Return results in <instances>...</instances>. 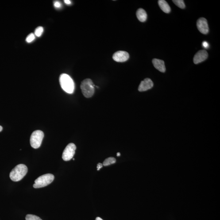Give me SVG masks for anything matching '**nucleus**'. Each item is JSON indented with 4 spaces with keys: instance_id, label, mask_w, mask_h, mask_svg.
Segmentation results:
<instances>
[{
    "instance_id": "nucleus-1",
    "label": "nucleus",
    "mask_w": 220,
    "mask_h": 220,
    "mask_svg": "<svg viewBox=\"0 0 220 220\" xmlns=\"http://www.w3.org/2000/svg\"><path fill=\"white\" fill-rule=\"evenodd\" d=\"M59 82L62 89L66 93L72 94L75 90V84L72 78L67 74H63L59 78Z\"/></svg>"
},
{
    "instance_id": "nucleus-2",
    "label": "nucleus",
    "mask_w": 220,
    "mask_h": 220,
    "mask_svg": "<svg viewBox=\"0 0 220 220\" xmlns=\"http://www.w3.org/2000/svg\"><path fill=\"white\" fill-rule=\"evenodd\" d=\"M28 171V168L25 165H18L10 173L9 177L13 182L20 181L26 175Z\"/></svg>"
},
{
    "instance_id": "nucleus-3",
    "label": "nucleus",
    "mask_w": 220,
    "mask_h": 220,
    "mask_svg": "<svg viewBox=\"0 0 220 220\" xmlns=\"http://www.w3.org/2000/svg\"><path fill=\"white\" fill-rule=\"evenodd\" d=\"M95 85L90 79H86L81 83L80 89L82 94L85 98H90L92 97L95 92Z\"/></svg>"
},
{
    "instance_id": "nucleus-4",
    "label": "nucleus",
    "mask_w": 220,
    "mask_h": 220,
    "mask_svg": "<svg viewBox=\"0 0 220 220\" xmlns=\"http://www.w3.org/2000/svg\"><path fill=\"white\" fill-rule=\"evenodd\" d=\"M54 179V176L52 174H47L42 175L35 181L33 187L35 188H41L50 184Z\"/></svg>"
},
{
    "instance_id": "nucleus-5",
    "label": "nucleus",
    "mask_w": 220,
    "mask_h": 220,
    "mask_svg": "<svg viewBox=\"0 0 220 220\" xmlns=\"http://www.w3.org/2000/svg\"><path fill=\"white\" fill-rule=\"evenodd\" d=\"M44 137V133L42 131L37 130L33 132L30 137L31 146L35 149L39 148L41 145Z\"/></svg>"
},
{
    "instance_id": "nucleus-6",
    "label": "nucleus",
    "mask_w": 220,
    "mask_h": 220,
    "mask_svg": "<svg viewBox=\"0 0 220 220\" xmlns=\"http://www.w3.org/2000/svg\"><path fill=\"white\" fill-rule=\"evenodd\" d=\"M76 146L74 143H70L66 146L63 151L62 158L65 161H68L73 158L75 154Z\"/></svg>"
},
{
    "instance_id": "nucleus-7",
    "label": "nucleus",
    "mask_w": 220,
    "mask_h": 220,
    "mask_svg": "<svg viewBox=\"0 0 220 220\" xmlns=\"http://www.w3.org/2000/svg\"><path fill=\"white\" fill-rule=\"evenodd\" d=\"M197 27L199 32L204 34L209 32V27L207 20L204 18H200L197 21Z\"/></svg>"
},
{
    "instance_id": "nucleus-8",
    "label": "nucleus",
    "mask_w": 220,
    "mask_h": 220,
    "mask_svg": "<svg viewBox=\"0 0 220 220\" xmlns=\"http://www.w3.org/2000/svg\"><path fill=\"white\" fill-rule=\"evenodd\" d=\"M129 55L127 52L125 51H119L113 54V59L117 62H125L129 59Z\"/></svg>"
},
{
    "instance_id": "nucleus-9",
    "label": "nucleus",
    "mask_w": 220,
    "mask_h": 220,
    "mask_svg": "<svg viewBox=\"0 0 220 220\" xmlns=\"http://www.w3.org/2000/svg\"><path fill=\"white\" fill-rule=\"evenodd\" d=\"M208 56V54L207 51L205 50H201L194 55L193 59L194 63L195 64H199L206 60Z\"/></svg>"
},
{
    "instance_id": "nucleus-10",
    "label": "nucleus",
    "mask_w": 220,
    "mask_h": 220,
    "mask_svg": "<svg viewBox=\"0 0 220 220\" xmlns=\"http://www.w3.org/2000/svg\"><path fill=\"white\" fill-rule=\"evenodd\" d=\"M154 85L153 82L150 78H147L142 81L138 87V91L143 92L150 90Z\"/></svg>"
},
{
    "instance_id": "nucleus-11",
    "label": "nucleus",
    "mask_w": 220,
    "mask_h": 220,
    "mask_svg": "<svg viewBox=\"0 0 220 220\" xmlns=\"http://www.w3.org/2000/svg\"><path fill=\"white\" fill-rule=\"evenodd\" d=\"M152 64L155 68L162 73L166 71V67L164 61L160 59H154L152 60Z\"/></svg>"
},
{
    "instance_id": "nucleus-12",
    "label": "nucleus",
    "mask_w": 220,
    "mask_h": 220,
    "mask_svg": "<svg viewBox=\"0 0 220 220\" xmlns=\"http://www.w3.org/2000/svg\"><path fill=\"white\" fill-rule=\"evenodd\" d=\"M136 16L139 21L141 22H144L147 20V13L145 10L142 8H139L137 10Z\"/></svg>"
},
{
    "instance_id": "nucleus-13",
    "label": "nucleus",
    "mask_w": 220,
    "mask_h": 220,
    "mask_svg": "<svg viewBox=\"0 0 220 220\" xmlns=\"http://www.w3.org/2000/svg\"><path fill=\"white\" fill-rule=\"evenodd\" d=\"M159 6L163 12L166 13H169L171 12V8L168 3L164 0H159L158 1Z\"/></svg>"
},
{
    "instance_id": "nucleus-14",
    "label": "nucleus",
    "mask_w": 220,
    "mask_h": 220,
    "mask_svg": "<svg viewBox=\"0 0 220 220\" xmlns=\"http://www.w3.org/2000/svg\"><path fill=\"white\" fill-rule=\"evenodd\" d=\"M116 161L115 158L113 157H110L108 158L103 162V166H106L110 165L115 164Z\"/></svg>"
},
{
    "instance_id": "nucleus-15",
    "label": "nucleus",
    "mask_w": 220,
    "mask_h": 220,
    "mask_svg": "<svg viewBox=\"0 0 220 220\" xmlns=\"http://www.w3.org/2000/svg\"><path fill=\"white\" fill-rule=\"evenodd\" d=\"M172 2L180 8L184 9L186 7L185 4L183 0H173Z\"/></svg>"
},
{
    "instance_id": "nucleus-16",
    "label": "nucleus",
    "mask_w": 220,
    "mask_h": 220,
    "mask_svg": "<svg viewBox=\"0 0 220 220\" xmlns=\"http://www.w3.org/2000/svg\"><path fill=\"white\" fill-rule=\"evenodd\" d=\"M44 29L42 27H38L35 31V35H36L37 37H40L43 32Z\"/></svg>"
},
{
    "instance_id": "nucleus-17",
    "label": "nucleus",
    "mask_w": 220,
    "mask_h": 220,
    "mask_svg": "<svg viewBox=\"0 0 220 220\" xmlns=\"http://www.w3.org/2000/svg\"><path fill=\"white\" fill-rule=\"evenodd\" d=\"M26 220H43L38 216L32 215V214H28L25 217Z\"/></svg>"
},
{
    "instance_id": "nucleus-18",
    "label": "nucleus",
    "mask_w": 220,
    "mask_h": 220,
    "mask_svg": "<svg viewBox=\"0 0 220 220\" xmlns=\"http://www.w3.org/2000/svg\"><path fill=\"white\" fill-rule=\"evenodd\" d=\"M35 39V34L33 33H31L27 36L26 40L27 42L30 43L34 40Z\"/></svg>"
},
{
    "instance_id": "nucleus-19",
    "label": "nucleus",
    "mask_w": 220,
    "mask_h": 220,
    "mask_svg": "<svg viewBox=\"0 0 220 220\" xmlns=\"http://www.w3.org/2000/svg\"><path fill=\"white\" fill-rule=\"evenodd\" d=\"M54 6L56 8H60L61 6V4L59 1H56L54 3Z\"/></svg>"
},
{
    "instance_id": "nucleus-20",
    "label": "nucleus",
    "mask_w": 220,
    "mask_h": 220,
    "mask_svg": "<svg viewBox=\"0 0 220 220\" xmlns=\"http://www.w3.org/2000/svg\"><path fill=\"white\" fill-rule=\"evenodd\" d=\"M202 45L205 48H207L209 46V44L206 41H204L202 43Z\"/></svg>"
},
{
    "instance_id": "nucleus-21",
    "label": "nucleus",
    "mask_w": 220,
    "mask_h": 220,
    "mask_svg": "<svg viewBox=\"0 0 220 220\" xmlns=\"http://www.w3.org/2000/svg\"><path fill=\"white\" fill-rule=\"evenodd\" d=\"M103 167V164H101L100 163H98V165H97V170L98 171H99L102 167Z\"/></svg>"
},
{
    "instance_id": "nucleus-22",
    "label": "nucleus",
    "mask_w": 220,
    "mask_h": 220,
    "mask_svg": "<svg viewBox=\"0 0 220 220\" xmlns=\"http://www.w3.org/2000/svg\"><path fill=\"white\" fill-rule=\"evenodd\" d=\"M64 2L67 4L69 5L71 4V1H69V0H65Z\"/></svg>"
},
{
    "instance_id": "nucleus-23",
    "label": "nucleus",
    "mask_w": 220,
    "mask_h": 220,
    "mask_svg": "<svg viewBox=\"0 0 220 220\" xmlns=\"http://www.w3.org/2000/svg\"><path fill=\"white\" fill-rule=\"evenodd\" d=\"M95 220H103V219H102L101 218H100V217H97L96 218Z\"/></svg>"
},
{
    "instance_id": "nucleus-24",
    "label": "nucleus",
    "mask_w": 220,
    "mask_h": 220,
    "mask_svg": "<svg viewBox=\"0 0 220 220\" xmlns=\"http://www.w3.org/2000/svg\"><path fill=\"white\" fill-rule=\"evenodd\" d=\"M120 155H121V154H120V152H117V156H120Z\"/></svg>"
},
{
    "instance_id": "nucleus-25",
    "label": "nucleus",
    "mask_w": 220,
    "mask_h": 220,
    "mask_svg": "<svg viewBox=\"0 0 220 220\" xmlns=\"http://www.w3.org/2000/svg\"><path fill=\"white\" fill-rule=\"evenodd\" d=\"M3 130V127L2 126H1V125H0V132L1 131Z\"/></svg>"
}]
</instances>
